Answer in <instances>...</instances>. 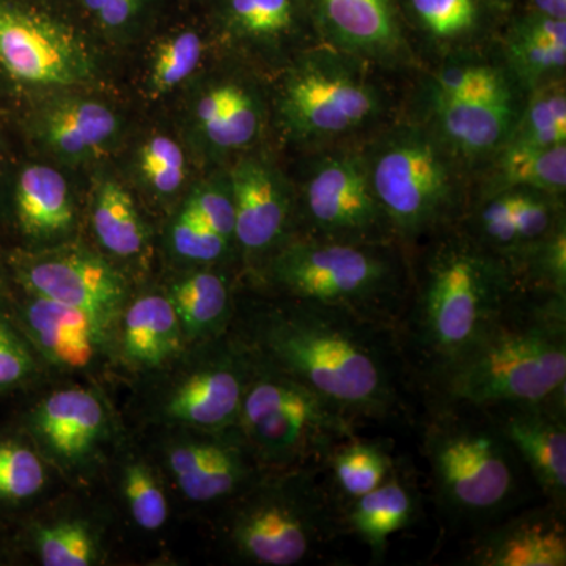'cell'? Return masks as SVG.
I'll list each match as a JSON object with an SVG mask.
<instances>
[{
  "instance_id": "ab89813d",
  "label": "cell",
  "mask_w": 566,
  "mask_h": 566,
  "mask_svg": "<svg viewBox=\"0 0 566 566\" xmlns=\"http://www.w3.org/2000/svg\"><path fill=\"white\" fill-rule=\"evenodd\" d=\"M46 465L39 450L13 438L0 439V505L29 501L46 485Z\"/></svg>"
},
{
  "instance_id": "6da1fadb",
  "label": "cell",
  "mask_w": 566,
  "mask_h": 566,
  "mask_svg": "<svg viewBox=\"0 0 566 566\" xmlns=\"http://www.w3.org/2000/svg\"><path fill=\"white\" fill-rule=\"evenodd\" d=\"M253 353L356 420L403 415L409 368L397 329L344 308L277 296L243 334Z\"/></svg>"
},
{
  "instance_id": "f546056e",
  "label": "cell",
  "mask_w": 566,
  "mask_h": 566,
  "mask_svg": "<svg viewBox=\"0 0 566 566\" xmlns=\"http://www.w3.org/2000/svg\"><path fill=\"white\" fill-rule=\"evenodd\" d=\"M419 510L415 483L395 465L385 483L340 505L342 526L356 535L375 558L386 556L390 536L409 527Z\"/></svg>"
},
{
  "instance_id": "7bdbcfd3",
  "label": "cell",
  "mask_w": 566,
  "mask_h": 566,
  "mask_svg": "<svg viewBox=\"0 0 566 566\" xmlns=\"http://www.w3.org/2000/svg\"><path fill=\"white\" fill-rule=\"evenodd\" d=\"M170 245L175 255L185 262L203 266L223 262L234 249V244L211 230L188 203H185L172 223Z\"/></svg>"
},
{
  "instance_id": "e0dca14e",
  "label": "cell",
  "mask_w": 566,
  "mask_h": 566,
  "mask_svg": "<svg viewBox=\"0 0 566 566\" xmlns=\"http://www.w3.org/2000/svg\"><path fill=\"white\" fill-rule=\"evenodd\" d=\"M319 41L398 73L419 66L398 0H307Z\"/></svg>"
},
{
  "instance_id": "4dcf8cb0",
  "label": "cell",
  "mask_w": 566,
  "mask_h": 566,
  "mask_svg": "<svg viewBox=\"0 0 566 566\" xmlns=\"http://www.w3.org/2000/svg\"><path fill=\"white\" fill-rule=\"evenodd\" d=\"M120 354L136 370H156L180 354L186 338L169 297L147 294L125 305L120 319Z\"/></svg>"
},
{
  "instance_id": "2e32d148",
  "label": "cell",
  "mask_w": 566,
  "mask_h": 566,
  "mask_svg": "<svg viewBox=\"0 0 566 566\" xmlns=\"http://www.w3.org/2000/svg\"><path fill=\"white\" fill-rule=\"evenodd\" d=\"M178 430L180 433L164 447V461L188 501L229 502L266 472L237 427L221 431Z\"/></svg>"
},
{
  "instance_id": "1f68e13d",
  "label": "cell",
  "mask_w": 566,
  "mask_h": 566,
  "mask_svg": "<svg viewBox=\"0 0 566 566\" xmlns=\"http://www.w3.org/2000/svg\"><path fill=\"white\" fill-rule=\"evenodd\" d=\"M186 344L199 345L229 333L234 314L232 283L219 271L202 270L174 283L169 294Z\"/></svg>"
},
{
  "instance_id": "83f0119b",
  "label": "cell",
  "mask_w": 566,
  "mask_h": 566,
  "mask_svg": "<svg viewBox=\"0 0 566 566\" xmlns=\"http://www.w3.org/2000/svg\"><path fill=\"white\" fill-rule=\"evenodd\" d=\"M497 48L526 95L547 82L565 80L566 21L512 11L499 32Z\"/></svg>"
},
{
  "instance_id": "7402d4cb",
  "label": "cell",
  "mask_w": 566,
  "mask_h": 566,
  "mask_svg": "<svg viewBox=\"0 0 566 566\" xmlns=\"http://www.w3.org/2000/svg\"><path fill=\"white\" fill-rule=\"evenodd\" d=\"M6 307L41 363L61 370H88L109 345V333L80 308L29 293Z\"/></svg>"
},
{
  "instance_id": "603a6c76",
  "label": "cell",
  "mask_w": 566,
  "mask_h": 566,
  "mask_svg": "<svg viewBox=\"0 0 566 566\" xmlns=\"http://www.w3.org/2000/svg\"><path fill=\"white\" fill-rule=\"evenodd\" d=\"M398 7L415 51L434 59L491 46L506 18L490 0H398Z\"/></svg>"
},
{
  "instance_id": "7c38bea8",
  "label": "cell",
  "mask_w": 566,
  "mask_h": 566,
  "mask_svg": "<svg viewBox=\"0 0 566 566\" xmlns=\"http://www.w3.org/2000/svg\"><path fill=\"white\" fill-rule=\"evenodd\" d=\"M156 397L155 419L175 428L221 431L234 428L256 356L240 334L203 342Z\"/></svg>"
},
{
  "instance_id": "f35d334b",
  "label": "cell",
  "mask_w": 566,
  "mask_h": 566,
  "mask_svg": "<svg viewBox=\"0 0 566 566\" xmlns=\"http://www.w3.org/2000/svg\"><path fill=\"white\" fill-rule=\"evenodd\" d=\"M33 549L44 566H91L98 564V538L81 520H61L35 528Z\"/></svg>"
},
{
  "instance_id": "60d3db41",
  "label": "cell",
  "mask_w": 566,
  "mask_h": 566,
  "mask_svg": "<svg viewBox=\"0 0 566 566\" xmlns=\"http://www.w3.org/2000/svg\"><path fill=\"white\" fill-rule=\"evenodd\" d=\"M524 289L543 290L566 297V221L558 223L542 243L513 268Z\"/></svg>"
},
{
  "instance_id": "5bb4252c",
  "label": "cell",
  "mask_w": 566,
  "mask_h": 566,
  "mask_svg": "<svg viewBox=\"0 0 566 566\" xmlns=\"http://www.w3.org/2000/svg\"><path fill=\"white\" fill-rule=\"evenodd\" d=\"M208 28L226 50L281 73L319 41L307 0H208Z\"/></svg>"
},
{
  "instance_id": "4316f807",
  "label": "cell",
  "mask_w": 566,
  "mask_h": 566,
  "mask_svg": "<svg viewBox=\"0 0 566 566\" xmlns=\"http://www.w3.org/2000/svg\"><path fill=\"white\" fill-rule=\"evenodd\" d=\"M33 132L63 161L82 163L96 158L114 144L122 132V122L102 102L65 96L36 112Z\"/></svg>"
},
{
  "instance_id": "4fadbf2b",
  "label": "cell",
  "mask_w": 566,
  "mask_h": 566,
  "mask_svg": "<svg viewBox=\"0 0 566 566\" xmlns=\"http://www.w3.org/2000/svg\"><path fill=\"white\" fill-rule=\"evenodd\" d=\"M11 273L24 293L80 308L111 334L126 305L123 275L87 249L14 252Z\"/></svg>"
},
{
  "instance_id": "836d02e7",
  "label": "cell",
  "mask_w": 566,
  "mask_h": 566,
  "mask_svg": "<svg viewBox=\"0 0 566 566\" xmlns=\"http://www.w3.org/2000/svg\"><path fill=\"white\" fill-rule=\"evenodd\" d=\"M93 232L112 255H139L147 245V227L142 221L132 193L120 182L103 180L96 186L92 208Z\"/></svg>"
},
{
  "instance_id": "30bf717a",
  "label": "cell",
  "mask_w": 566,
  "mask_h": 566,
  "mask_svg": "<svg viewBox=\"0 0 566 566\" xmlns=\"http://www.w3.org/2000/svg\"><path fill=\"white\" fill-rule=\"evenodd\" d=\"M70 0H0V84L13 91L76 87L95 61Z\"/></svg>"
},
{
  "instance_id": "681fc988",
  "label": "cell",
  "mask_w": 566,
  "mask_h": 566,
  "mask_svg": "<svg viewBox=\"0 0 566 566\" xmlns=\"http://www.w3.org/2000/svg\"><path fill=\"white\" fill-rule=\"evenodd\" d=\"M191 2H199V3H203V6H205V3L208 2V0H191Z\"/></svg>"
},
{
  "instance_id": "8d00e7d4",
  "label": "cell",
  "mask_w": 566,
  "mask_h": 566,
  "mask_svg": "<svg viewBox=\"0 0 566 566\" xmlns=\"http://www.w3.org/2000/svg\"><path fill=\"white\" fill-rule=\"evenodd\" d=\"M205 51L207 39L196 25H185L156 41L147 81L151 96L167 95L191 77L199 70Z\"/></svg>"
},
{
  "instance_id": "7a4b0ae2",
  "label": "cell",
  "mask_w": 566,
  "mask_h": 566,
  "mask_svg": "<svg viewBox=\"0 0 566 566\" xmlns=\"http://www.w3.org/2000/svg\"><path fill=\"white\" fill-rule=\"evenodd\" d=\"M521 289L510 264L463 227L411 253V290L398 324L409 374L423 386L455 363Z\"/></svg>"
},
{
  "instance_id": "52a82bcc",
  "label": "cell",
  "mask_w": 566,
  "mask_h": 566,
  "mask_svg": "<svg viewBox=\"0 0 566 566\" xmlns=\"http://www.w3.org/2000/svg\"><path fill=\"white\" fill-rule=\"evenodd\" d=\"M422 447L436 502L453 523L485 526L515 501L523 463L488 409L431 401Z\"/></svg>"
},
{
  "instance_id": "c3c4849f",
  "label": "cell",
  "mask_w": 566,
  "mask_h": 566,
  "mask_svg": "<svg viewBox=\"0 0 566 566\" xmlns=\"http://www.w3.org/2000/svg\"><path fill=\"white\" fill-rule=\"evenodd\" d=\"M490 2L506 17V14L513 10V7H515L516 0H490Z\"/></svg>"
},
{
  "instance_id": "9c48e42d",
  "label": "cell",
  "mask_w": 566,
  "mask_h": 566,
  "mask_svg": "<svg viewBox=\"0 0 566 566\" xmlns=\"http://www.w3.org/2000/svg\"><path fill=\"white\" fill-rule=\"evenodd\" d=\"M357 422L340 406L256 356L237 428L264 471H283L324 468L335 447L357 434Z\"/></svg>"
},
{
  "instance_id": "ac0fdd59",
  "label": "cell",
  "mask_w": 566,
  "mask_h": 566,
  "mask_svg": "<svg viewBox=\"0 0 566 566\" xmlns=\"http://www.w3.org/2000/svg\"><path fill=\"white\" fill-rule=\"evenodd\" d=\"M25 428L43 460L63 472H80L109 441L112 417L102 394L69 387L41 398L25 417Z\"/></svg>"
},
{
  "instance_id": "44dd1931",
  "label": "cell",
  "mask_w": 566,
  "mask_h": 566,
  "mask_svg": "<svg viewBox=\"0 0 566 566\" xmlns=\"http://www.w3.org/2000/svg\"><path fill=\"white\" fill-rule=\"evenodd\" d=\"M547 504L566 505V395L543 403L490 408Z\"/></svg>"
},
{
  "instance_id": "d6986e66",
  "label": "cell",
  "mask_w": 566,
  "mask_h": 566,
  "mask_svg": "<svg viewBox=\"0 0 566 566\" xmlns=\"http://www.w3.org/2000/svg\"><path fill=\"white\" fill-rule=\"evenodd\" d=\"M566 221L565 197L531 188L476 193L460 226L510 268Z\"/></svg>"
},
{
  "instance_id": "bcb514c9",
  "label": "cell",
  "mask_w": 566,
  "mask_h": 566,
  "mask_svg": "<svg viewBox=\"0 0 566 566\" xmlns=\"http://www.w3.org/2000/svg\"><path fill=\"white\" fill-rule=\"evenodd\" d=\"M193 212L216 233L234 244V203L229 172L200 185L186 200ZM237 248V244H234Z\"/></svg>"
},
{
  "instance_id": "277c9868",
  "label": "cell",
  "mask_w": 566,
  "mask_h": 566,
  "mask_svg": "<svg viewBox=\"0 0 566 566\" xmlns=\"http://www.w3.org/2000/svg\"><path fill=\"white\" fill-rule=\"evenodd\" d=\"M359 147L371 191L409 255L464 218L474 175L422 122L395 117Z\"/></svg>"
},
{
  "instance_id": "b9f144b4",
  "label": "cell",
  "mask_w": 566,
  "mask_h": 566,
  "mask_svg": "<svg viewBox=\"0 0 566 566\" xmlns=\"http://www.w3.org/2000/svg\"><path fill=\"white\" fill-rule=\"evenodd\" d=\"M122 490L134 523L148 532L159 531L169 520V504L158 476L145 461L125 465Z\"/></svg>"
},
{
  "instance_id": "f1b7e54d",
  "label": "cell",
  "mask_w": 566,
  "mask_h": 566,
  "mask_svg": "<svg viewBox=\"0 0 566 566\" xmlns=\"http://www.w3.org/2000/svg\"><path fill=\"white\" fill-rule=\"evenodd\" d=\"M10 211L18 233L31 243L57 240L74 226L69 182L61 172L43 164H29L14 177Z\"/></svg>"
},
{
  "instance_id": "9a60e30c",
  "label": "cell",
  "mask_w": 566,
  "mask_h": 566,
  "mask_svg": "<svg viewBox=\"0 0 566 566\" xmlns=\"http://www.w3.org/2000/svg\"><path fill=\"white\" fill-rule=\"evenodd\" d=\"M234 203V244L263 264L300 234L296 193L273 156L249 150L229 170Z\"/></svg>"
},
{
  "instance_id": "d590c367",
  "label": "cell",
  "mask_w": 566,
  "mask_h": 566,
  "mask_svg": "<svg viewBox=\"0 0 566 566\" xmlns=\"http://www.w3.org/2000/svg\"><path fill=\"white\" fill-rule=\"evenodd\" d=\"M506 145L551 148L566 145V81L539 85L528 92Z\"/></svg>"
},
{
  "instance_id": "d4e9b609",
  "label": "cell",
  "mask_w": 566,
  "mask_h": 566,
  "mask_svg": "<svg viewBox=\"0 0 566 566\" xmlns=\"http://www.w3.org/2000/svg\"><path fill=\"white\" fill-rule=\"evenodd\" d=\"M266 117L262 92L241 77L211 82L193 104V122L200 137L216 155L255 148L263 136Z\"/></svg>"
},
{
  "instance_id": "3957f363",
  "label": "cell",
  "mask_w": 566,
  "mask_h": 566,
  "mask_svg": "<svg viewBox=\"0 0 566 566\" xmlns=\"http://www.w3.org/2000/svg\"><path fill=\"white\" fill-rule=\"evenodd\" d=\"M431 401L490 409L566 395V297L521 286L433 381Z\"/></svg>"
},
{
  "instance_id": "ee69618b",
  "label": "cell",
  "mask_w": 566,
  "mask_h": 566,
  "mask_svg": "<svg viewBox=\"0 0 566 566\" xmlns=\"http://www.w3.org/2000/svg\"><path fill=\"white\" fill-rule=\"evenodd\" d=\"M40 370L39 354L0 301V394L31 385Z\"/></svg>"
},
{
  "instance_id": "cb8c5ba5",
  "label": "cell",
  "mask_w": 566,
  "mask_h": 566,
  "mask_svg": "<svg viewBox=\"0 0 566 566\" xmlns=\"http://www.w3.org/2000/svg\"><path fill=\"white\" fill-rule=\"evenodd\" d=\"M464 560L474 566H565V510L547 504L488 527Z\"/></svg>"
},
{
  "instance_id": "ba28073f",
  "label": "cell",
  "mask_w": 566,
  "mask_h": 566,
  "mask_svg": "<svg viewBox=\"0 0 566 566\" xmlns=\"http://www.w3.org/2000/svg\"><path fill=\"white\" fill-rule=\"evenodd\" d=\"M323 465L266 471L230 499L223 536L244 564L292 566L338 534L340 502L319 480Z\"/></svg>"
},
{
  "instance_id": "7dc6e473",
  "label": "cell",
  "mask_w": 566,
  "mask_h": 566,
  "mask_svg": "<svg viewBox=\"0 0 566 566\" xmlns=\"http://www.w3.org/2000/svg\"><path fill=\"white\" fill-rule=\"evenodd\" d=\"M512 11L566 21V0H516Z\"/></svg>"
},
{
  "instance_id": "8fae6325",
  "label": "cell",
  "mask_w": 566,
  "mask_h": 566,
  "mask_svg": "<svg viewBox=\"0 0 566 566\" xmlns=\"http://www.w3.org/2000/svg\"><path fill=\"white\" fill-rule=\"evenodd\" d=\"M304 155L300 182H293L300 234L356 243H398L371 191L359 142Z\"/></svg>"
},
{
  "instance_id": "d6a6232c",
  "label": "cell",
  "mask_w": 566,
  "mask_h": 566,
  "mask_svg": "<svg viewBox=\"0 0 566 566\" xmlns=\"http://www.w3.org/2000/svg\"><path fill=\"white\" fill-rule=\"evenodd\" d=\"M505 188H531L565 197L566 145L551 148L505 145L475 175L472 196Z\"/></svg>"
},
{
  "instance_id": "f6af8a7d",
  "label": "cell",
  "mask_w": 566,
  "mask_h": 566,
  "mask_svg": "<svg viewBox=\"0 0 566 566\" xmlns=\"http://www.w3.org/2000/svg\"><path fill=\"white\" fill-rule=\"evenodd\" d=\"M145 185L158 196H172L186 180V159L180 145L167 136H151L139 151Z\"/></svg>"
},
{
  "instance_id": "74e56055",
  "label": "cell",
  "mask_w": 566,
  "mask_h": 566,
  "mask_svg": "<svg viewBox=\"0 0 566 566\" xmlns=\"http://www.w3.org/2000/svg\"><path fill=\"white\" fill-rule=\"evenodd\" d=\"M77 17L111 40H132L156 21L166 0H70Z\"/></svg>"
},
{
  "instance_id": "5b68a950",
  "label": "cell",
  "mask_w": 566,
  "mask_h": 566,
  "mask_svg": "<svg viewBox=\"0 0 566 566\" xmlns=\"http://www.w3.org/2000/svg\"><path fill=\"white\" fill-rule=\"evenodd\" d=\"M385 73L327 44L301 52L279 73V128L303 151L364 140L397 117Z\"/></svg>"
},
{
  "instance_id": "ffe728a7",
  "label": "cell",
  "mask_w": 566,
  "mask_h": 566,
  "mask_svg": "<svg viewBox=\"0 0 566 566\" xmlns=\"http://www.w3.org/2000/svg\"><path fill=\"white\" fill-rule=\"evenodd\" d=\"M524 102L526 95L436 103L408 117L427 125L475 178L510 140Z\"/></svg>"
},
{
  "instance_id": "484cf974",
  "label": "cell",
  "mask_w": 566,
  "mask_h": 566,
  "mask_svg": "<svg viewBox=\"0 0 566 566\" xmlns=\"http://www.w3.org/2000/svg\"><path fill=\"white\" fill-rule=\"evenodd\" d=\"M513 95H526V92L505 65L495 41L480 50L453 52L436 59L434 65L420 76L412 111L436 103Z\"/></svg>"
},
{
  "instance_id": "e575fe53",
  "label": "cell",
  "mask_w": 566,
  "mask_h": 566,
  "mask_svg": "<svg viewBox=\"0 0 566 566\" xmlns=\"http://www.w3.org/2000/svg\"><path fill=\"white\" fill-rule=\"evenodd\" d=\"M395 465L385 446L356 434L335 447L324 469L333 475L334 495L342 505L385 483Z\"/></svg>"
},
{
  "instance_id": "8992f818",
  "label": "cell",
  "mask_w": 566,
  "mask_h": 566,
  "mask_svg": "<svg viewBox=\"0 0 566 566\" xmlns=\"http://www.w3.org/2000/svg\"><path fill=\"white\" fill-rule=\"evenodd\" d=\"M263 273L275 296L344 308L398 329L411 290V255L398 243L296 234Z\"/></svg>"
}]
</instances>
